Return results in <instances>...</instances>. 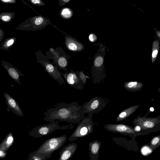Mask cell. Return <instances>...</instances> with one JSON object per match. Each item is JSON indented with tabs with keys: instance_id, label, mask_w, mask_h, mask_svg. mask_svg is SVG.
<instances>
[{
	"instance_id": "1",
	"label": "cell",
	"mask_w": 160,
	"mask_h": 160,
	"mask_svg": "<svg viewBox=\"0 0 160 160\" xmlns=\"http://www.w3.org/2000/svg\"><path fill=\"white\" fill-rule=\"evenodd\" d=\"M82 106L73 102L69 103L62 102L55 104L44 113V121L52 122L55 121H65L71 123H78L85 116L81 111Z\"/></svg>"
},
{
	"instance_id": "2",
	"label": "cell",
	"mask_w": 160,
	"mask_h": 160,
	"mask_svg": "<svg viewBox=\"0 0 160 160\" xmlns=\"http://www.w3.org/2000/svg\"><path fill=\"white\" fill-rule=\"evenodd\" d=\"M67 140V136L63 135L46 140L37 150L34 151L36 155H48L62 147Z\"/></svg>"
},
{
	"instance_id": "3",
	"label": "cell",
	"mask_w": 160,
	"mask_h": 160,
	"mask_svg": "<svg viewBox=\"0 0 160 160\" xmlns=\"http://www.w3.org/2000/svg\"><path fill=\"white\" fill-rule=\"evenodd\" d=\"M92 115L88 114L84 116L78 123L73 132L68 138L69 142H72L78 138L85 137L92 132L94 123L92 119Z\"/></svg>"
},
{
	"instance_id": "4",
	"label": "cell",
	"mask_w": 160,
	"mask_h": 160,
	"mask_svg": "<svg viewBox=\"0 0 160 160\" xmlns=\"http://www.w3.org/2000/svg\"><path fill=\"white\" fill-rule=\"evenodd\" d=\"M59 121L44 124L33 128L30 132V135L35 138H40L47 135L58 130L72 129L73 127L72 124L60 126Z\"/></svg>"
},
{
	"instance_id": "5",
	"label": "cell",
	"mask_w": 160,
	"mask_h": 160,
	"mask_svg": "<svg viewBox=\"0 0 160 160\" xmlns=\"http://www.w3.org/2000/svg\"><path fill=\"white\" fill-rule=\"evenodd\" d=\"M37 58V62L41 64L46 72L53 79L57 81L60 85L64 84L65 82L58 68L50 62L42 52H40Z\"/></svg>"
},
{
	"instance_id": "6",
	"label": "cell",
	"mask_w": 160,
	"mask_h": 160,
	"mask_svg": "<svg viewBox=\"0 0 160 160\" xmlns=\"http://www.w3.org/2000/svg\"><path fill=\"white\" fill-rule=\"evenodd\" d=\"M106 101L100 97H94L83 104L81 111L84 114L93 115L94 113L100 112L105 107Z\"/></svg>"
},
{
	"instance_id": "7",
	"label": "cell",
	"mask_w": 160,
	"mask_h": 160,
	"mask_svg": "<svg viewBox=\"0 0 160 160\" xmlns=\"http://www.w3.org/2000/svg\"><path fill=\"white\" fill-rule=\"evenodd\" d=\"M105 48H102L99 50L94 60L93 65L91 68V72L92 80L93 83H98L100 79V73L103 65V52L105 50Z\"/></svg>"
},
{
	"instance_id": "8",
	"label": "cell",
	"mask_w": 160,
	"mask_h": 160,
	"mask_svg": "<svg viewBox=\"0 0 160 160\" xmlns=\"http://www.w3.org/2000/svg\"><path fill=\"white\" fill-rule=\"evenodd\" d=\"M146 114L143 117L138 116L133 121L134 124L139 125L143 130L152 129L160 124V116L148 118Z\"/></svg>"
},
{
	"instance_id": "9",
	"label": "cell",
	"mask_w": 160,
	"mask_h": 160,
	"mask_svg": "<svg viewBox=\"0 0 160 160\" xmlns=\"http://www.w3.org/2000/svg\"><path fill=\"white\" fill-rule=\"evenodd\" d=\"M104 128L109 131L125 135H136L138 134L131 127L123 124H108Z\"/></svg>"
},
{
	"instance_id": "10",
	"label": "cell",
	"mask_w": 160,
	"mask_h": 160,
	"mask_svg": "<svg viewBox=\"0 0 160 160\" xmlns=\"http://www.w3.org/2000/svg\"><path fill=\"white\" fill-rule=\"evenodd\" d=\"M66 81L68 84L71 87L80 90L84 89V86L76 72L72 69L70 72L62 73L59 72Z\"/></svg>"
},
{
	"instance_id": "11",
	"label": "cell",
	"mask_w": 160,
	"mask_h": 160,
	"mask_svg": "<svg viewBox=\"0 0 160 160\" xmlns=\"http://www.w3.org/2000/svg\"><path fill=\"white\" fill-rule=\"evenodd\" d=\"M4 96L7 106V110L11 111L18 116L23 117V112L16 101L6 92L4 93Z\"/></svg>"
},
{
	"instance_id": "12",
	"label": "cell",
	"mask_w": 160,
	"mask_h": 160,
	"mask_svg": "<svg viewBox=\"0 0 160 160\" xmlns=\"http://www.w3.org/2000/svg\"><path fill=\"white\" fill-rule=\"evenodd\" d=\"M77 144L72 142L69 143L60 151L58 160H69L76 152L77 148Z\"/></svg>"
},
{
	"instance_id": "13",
	"label": "cell",
	"mask_w": 160,
	"mask_h": 160,
	"mask_svg": "<svg viewBox=\"0 0 160 160\" xmlns=\"http://www.w3.org/2000/svg\"><path fill=\"white\" fill-rule=\"evenodd\" d=\"M65 44L69 50L75 52H80L84 48L83 45L80 42L75 40L72 37L65 36Z\"/></svg>"
},
{
	"instance_id": "14",
	"label": "cell",
	"mask_w": 160,
	"mask_h": 160,
	"mask_svg": "<svg viewBox=\"0 0 160 160\" xmlns=\"http://www.w3.org/2000/svg\"><path fill=\"white\" fill-rule=\"evenodd\" d=\"M140 106V105H133L122 111L116 118L117 122L121 121L126 119L135 112Z\"/></svg>"
},
{
	"instance_id": "15",
	"label": "cell",
	"mask_w": 160,
	"mask_h": 160,
	"mask_svg": "<svg viewBox=\"0 0 160 160\" xmlns=\"http://www.w3.org/2000/svg\"><path fill=\"white\" fill-rule=\"evenodd\" d=\"M143 85V84L141 82L129 81L125 82L123 86L129 92H136L140 91Z\"/></svg>"
},
{
	"instance_id": "16",
	"label": "cell",
	"mask_w": 160,
	"mask_h": 160,
	"mask_svg": "<svg viewBox=\"0 0 160 160\" xmlns=\"http://www.w3.org/2000/svg\"><path fill=\"white\" fill-rule=\"evenodd\" d=\"M14 142L13 134L10 132L0 144V150L6 152L12 145Z\"/></svg>"
},
{
	"instance_id": "17",
	"label": "cell",
	"mask_w": 160,
	"mask_h": 160,
	"mask_svg": "<svg viewBox=\"0 0 160 160\" xmlns=\"http://www.w3.org/2000/svg\"><path fill=\"white\" fill-rule=\"evenodd\" d=\"M99 148V144L97 141H93L89 144V156L91 160H95Z\"/></svg>"
},
{
	"instance_id": "18",
	"label": "cell",
	"mask_w": 160,
	"mask_h": 160,
	"mask_svg": "<svg viewBox=\"0 0 160 160\" xmlns=\"http://www.w3.org/2000/svg\"><path fill=\"white\" fill-rule=\"evenodd\" d=\"M53 63L55 64V66L60 70H63L68 72L67 67L68 62L63 57H59L53 60Z\"/></svg>"
},
{
	"instance_id": "19",
	"label": "cell",
	"mask_w": 160,
	"mask_h": 160,
	"mask_svg": "<svg viewBox=\"0 0 160 160\" xmlns=\"http://www.w3.org/2000/svg\"><path fill=\"white\" fill-rule=\"evenodd\" d=\"M6 68L10 76L17 82L20 85H21L20 82V77L23 76L22 73H19L14 68L9 67L8 68Z\"/></svg>"
},
{
	"instance_id": "20",
	"label": "cell",
	"mask_w": 160,
	"mask_h": 160,
	"mask_svg": "<svg viewBox=\"0 0 160 160\" xmlns=\"http://www.w3.org/2000/svg\"><path fill=\"white\" fill-rule=\"evenodd\" d=\"M51 157V155H36L34 151L31 152L29 155L28 160H46Z\"/></svg>"
},
{
	"instance_id": "21",
	"label": "cell",
	"mask_w": 160,
	"mask_h": 160,
	"mask_svg": "<svg viewBox=\"0 0 160 160\" xmlns=\"http://www.w3.org/2000/svg\"><path fill=\"white\" fill-rule=\"evenodd\" d=\"M61 17L64 19H68L73 15V12L71 9L66 8H62L60 12Z\"/></svg>"
},
{
	"instance_id": "22",
	"label": "cell",
	"mask_w": 160,
	"mask_h": 160,
	"mask_svg": "<svg viewBox=\"0 0 160 160\" xmlns=\"http://www.w3.org/2000/svg\"><path fill=\"white\" fill-rule=\"evenodd\" d=\"M159 49V43L155 41L153 43L152 53V62L153 63L157 58Z\"/></svg>"
},
{
	"instance_id": "23",
	"label": "cell",
	"mask_w": 160,
	"mask_h": 160,
	"mask_svg": "<svg viewBox=\"0 0 160 160\" xmlns=\"http://www.w3.org/2000/svg\"><path fill=\"white\" fill-rule=\"evenodd\" d=\"M76 72L78 74L83 84V85L85 84L87 82V79L88 78V77L85 75L82 71L79 72L78 71Z\"/></svg>"
},
{
	"instance_id": "24",
	"label": "cell",
	"mask_w": 160,
	"mask_h": 160,
	"mask_svg": "<svg viewBox=\"0 0 160 160\" xmlns=\"http://www.w3.org/2000/svg\"><path fill=\"white\" fill-rule=\"evenodd\" d=\"M31 2L33 4L38 6H43L45 5L44 2L41 0H31Z\"/></svg>"
},
{
	"instance_id": "25",
	"label": "cell",
	"mask_w": 160,
	"mask_h": 160,
	"mask_svg": "<svg viewBox=\"0 0 160 160\" xmlns=\"http://www.w3.org/2000/svg\"><path fill=\"white\" fill-rule=\"evenodd\" d=\"M142 152L144 155H146L150 153L151 152V150L148 147H145L142 148Z\"/></svg>"
},
{
	"instance_id": "26",
	"label": "cell",
	"mask_w": 160,
	"mask_h": 160,
	"mask_svg": "<svg viewBox=\"0 0 160 160\" xmlns=\"http://www.w3.org/2000/svg\"><path fill=\"white\" fill-rule=\"evenodd\" d=\"M159 141V138L158 137H156L154 138L151 141V145H155L157 144Z\"/></svg>"
},
{
	"instance_id": "27",
	"label": "cell",
	"mask_w": 160,
	"mask_h": 160,
	"mask_svg": "<svg viewBox=\"0 0 160 160\" xmlns=\"http://www.w3.org/2000/svg\"><path fill=\"white\" fill-rule=\"evenodd\" d=\"M89 39L90 41L93 42L97 40V38L94 34H91L89 36Z\"/></svg>"
},
{
	"instance_id": "28",
	"label": "cell",
	"mask_w": 160,
	"mask_h": 160,
	"mask_svg": "<svg viewBox=\"0 0 160 160\" xmlns=\"http://www.w3.org/2000/svg\"><path fill=\"white\" fill-rule=\"evenodd\" d=\"M70 1V0H59L58 1L59 2V5L61 7L62 6Z\"/></svg>"
},
{
	"instance_id": "29",
	"label": "cell",
	"mask_w": 160,
	"mask_h": 160,
	"mask_svg": "<svg viewBox=\"0 0 160 160\" xmlns=\"http://www.w3.org/2000/svg\"><path fill=\"white\" fill-rule=\"evenodd\" d=\"M7 154V152L2 150H0V158H3L5 157Z\"/></svg>"
},
{
	"instance_id": "30",
	"label": "cell",
	"mask_w": 160,
	"mask_h": 160,
	"mask_svg": "<svg viewBox=\"0 0 160 160\" xmlns=\"http://www.w3.org/2000/svg\"><path fill=\"white\" fill-rule=\"evenodd\" d=\"M2 19L5 21H8L10 20V17L8 16H4L2 17Z\"/></svg>"
},
{
	"instance_id": "31",
	"label": "cell",
	"mask_w": 160,
	"mask_h": 160,
	"mask_svg": "<svg viewBox=\"0 0 160 160\" xmlns=\"http://www.w3.org/2000/svg\"><path fill=\"white\" fill-rule=\"evenodd\" d=\"M14 40L13 39H11L9 40L7 43V45L8 46H9L13 44Z\"/></svg>"
},
{
	"instance_id": "32",
	"label": "cell",
	"mask_w": 160,
	"mask_h": 160,
	"mask_svg": "<svg viewBox=\"0 0 160 160\" xmlns=\"http://www.w3.org/2000/svg\"><path fill=\"white\" fill-rule=\"evenodd\" d=\"M141 129L140 127L138 125H136L134 128V131L136 132H138L140 131Z\"/></svg>"
},
{
	"instance_id": "33",
	"label": "cell",
	"mask_w": 160,
	"mask_h": 160,
	"mask_svg": "<svg viewBox=\"0 0 160 160\" xmlns=\"http://www.w3.org/2000/svg\"><path fill=\"white\" fill-rule=\"evenodd\" d=\"M2 2H15V1H13V0L12 1V0H2Z\"/></svg>"
},
{
	"instance_id": "34",
	"label": "cell",
	"mask_w": 160,
	"mask_h": 160,
	"mask_svg": "<svg viewBox=\"0 0 160 160\" xmlns=\"http://www.w3.org/2000/svg\"><path fill=\"white\" fill-rule=\"evenodd\" d=\"M156 33L157 35V36L159 38V40L160 39V32L159 31H157L156 32Z\"/></svg>"
},
{
	"instance_id": "35",
	"label": "cell",
	"mask_w": 160,
	"mask_h": 160,
	"mask_svg": "<svg viewBox=\"0 0 160 160\" xmlns=\"http://www.w3.org/2000/svg\"><path fill=\"white\" fill-rule=\"evenodd\" d=\"M154 108L152 107H151L150 108L149 110L151 112H153L154 111Z\"/></svg>"
}]
</instances>
